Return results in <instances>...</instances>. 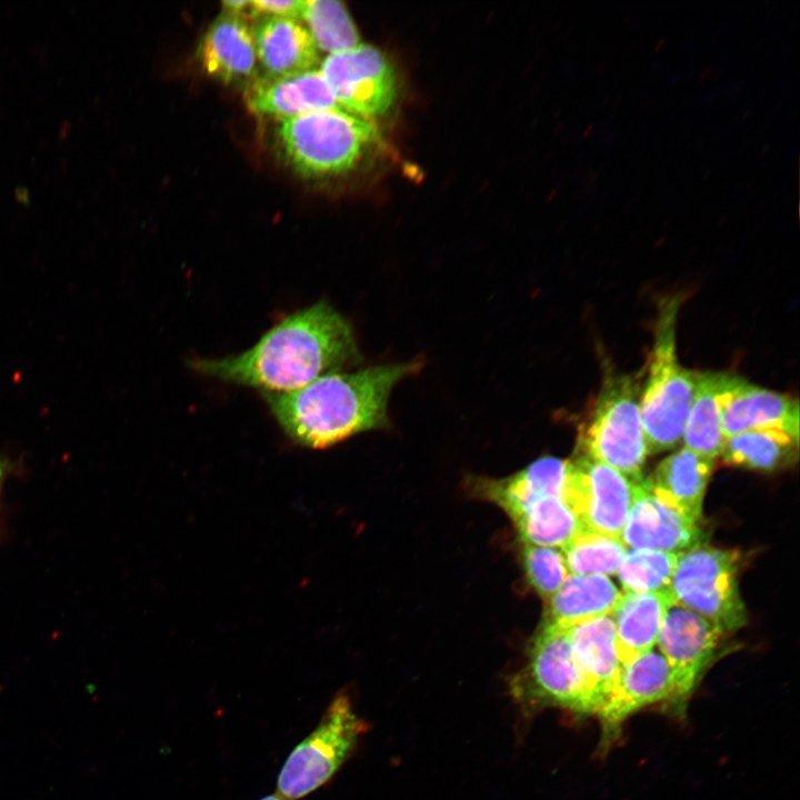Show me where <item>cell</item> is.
Wrapping results in <instances>:
<instances>
[{
	"label": "cell",
	"mask_w": 800,
	"mask_h": 800,
	"mask_svg": "<svg viewBox=\"0 0 800 800\" xmlns=\"http://www.w3.org/2000/svg\"><path fill=\"white\" fill-rule=\"evenodd\" d=\"M510 687L526 713L547 708L568 710L577 716L596 713L590 686L576 659L567 629L549 621L534 637L527 663Z\"/></svg>",
	"instance_id": "8992f818"
},
{
	"label": "cell",
	"mask_w": 800,
	"mask_h": 800,
	"mask_svg": "<svg viewBox=\"0 0 800 800\" xmlns=\"http://www.w3.org/2000/svg\"><path fill=\"white\" fill-rule=\"evenodd\" d=\"M221 4H222V11L236 13V14H243V12L246 10L249 11L250 1L229 0V1H223Z\"/></svg>",
	"instance_id": "4dcf8cb0"
},
{
	"label": "cell",
	"mask_w": 800,
	"mask_h": 800,
	"mask_svg": "<svg viewBox=\"0 0 800 800\" xmlns=\"http://www.w3.org/2000/svg\"><path fill=\"white\" fill-rule=\"evenodd\" d=\"M247 102L254 113L279 120L340 108L319 68L276 79L258 77L249 84Z\"/></svg>",
	"instance_id": "e0dca14e"
},
{
	"label": "cell",
	"mask_w": 800,
	"mask_h": 800,
	"mask_svg": "<svg viewBox=\"0 0 800 800\" xmlns=\"http://www.w3.org/2000/svg\"><path fill=\"white\" fill-rule=\"evenodd\" d=\"M726 632L712 621L673 601L667 609L657 647L670 664L676 681L671 710L683 716L687 704L712 663Z\"/></svg>",
	"instance_id": "8fae6325"
},
{
	"label": "cell",
	"mask_w": 800,
	"mask_h": 800,
	"mask_svg": "<svg viewBox=\"0 0 800 800\" xmlns=\"http://www.w3.org/2000/svg\"><path fill=\"white\" fill-rule=\"evenodd\" d=\"M681 299L659 303L649 371L642 384L640 409L649 454L676 448L681 441L694 397L696 372L677 354V318Z\"/></svg>",
	"instance_id": "3957f363"
},
{
	"label": "cell",
	"mask_w": 800,
	"mask_h": 800,
	"mask_svg": "<svg viewBox=\"0 0 800 800\" xmlns=\"http://www.w3.org/2000/svg\"><path fill=\"white\" fill-rule=\"evenodd\" d=\"M674 700V676L657 646L621 664L608 699L596 714L601 728L599 749L604 752L620 737L624 722L636 712L658 703L671 712Z\"/></svg>",
	"instance_id": "7c38bea8"
},
{
	"label": "cell",
	"mask_w": 800,
	"mask_h": 800,
	"mask_svg": "<svg viewBox=\"0 0 800 800\" xmlns=\"http://www.w3.org/2000/svg\"><path fill=\"white\" fill-rule=\"evenodd\" d=\"M568 460L543 457L517 474L488 482L487 496L511 517L527 502L546 496L563 498Z\"/></svg>",
	"instance_id": "603a6c76"
},
{
	"label": "cell",
	"mask_w": 800,
	"mask_h": 800,
	"mask_svg": "<svg viewBox=\"0 0 800 800\" xmlns=\"http://www.w3.org/2000/svg\"><path fill=\"white\" fill-rule=\"evenodd\" d=\"M421 366L411 361L332 372L291 392L263 393V399L293 442L323 449L360 432L386 427L391 390Z\"/></svg>",
	"instance_id": "7a4b0ae2"
},
{
	"label": "cell",
	"mask_w": 800,
	"mask_h": 800,
	"mask_svg": "<svg viewBox=\"0 0 800 800\" xmlns=\"http://www.w3.org/2000/svg\"><path fill=\"white\" fill-rule=\"evenodd\" d=\"M799 438L780 429H756L726 438L721 450L724 464L757 471H773L791 463Z\"/></svg>",
	"instance_id": "cb8c5ba5"
},
{
	"label": "cell",
	"mask_w": 800,
	"mask_h": 800,
	"mask_svg": "<svg viewBox=\"0 0 800 800\" xmlns=\"http://www.w3.org/2000/svg\"><path fill=\"white\" fill-rule=\"evenodd\" d=\"M366 722L350 697L340 692L320 722L289 754L278 778V794L298 800L327 783L353 752Z\"/></svg>",
	"instance_id": "52a82bcc"
},
{
	"label": "cell",
	"mask_w": 800,
	"mask_h": 800,
	"mask_svg": "<svg viewBox=\"0 0 800 800\" xmlns=\"http://www.w3.org/2000/svg\"><path fill=\"white\" fill-rule=\"evenodd\" d=\"M360 360L348 320L319 301L281 319L248 350L219 359H193L190 366L224 382L286 393Z\"/></svg>",
	"instance_id": "6da1fadb"
},
{
	"label": "cell",
	"mask_w": 800,
	"mask_h": 800,
	"mask_svg": "<svg viewBox=\"0 0 800 800\" xmlns=\"http://www.w3.org/2000/svg\"><path fill=\"white\" fill-rule=\"evenodd\" d=\"M736 551L700 542L678 557L670 591L676 602L716 623L724 632L747 622L738 587Z\"/></svg>",
	"instance_id": "ba28073f"
},
{
	"label": "cell",
	"mask_w": 800,
	"mask_h": 800,
	"mask_svg": "<svg viewBox=\"0 0 800 800\" xmlns=\"http://www.w3.org/2000/svg\"><path fill=\"white\" fill-rule=\"evenodd\" d=\"M673 601L670 590L621 593L610 613L621 664L656 647L664 613Z\"/></svg>",
	"instance_id": "ffe728a7"
},
{
	"label": "cell",
	"mask_w": 800,
	"mask_h": 800,
	"mask_svg": "<svg viewBox=\"0 0 800 800\" xmlns=\"http://www.w3.org/2000/svg\"><path fill=\"white\" fill-rule=\"evenodd\" d=\"M528 544L563 547L583 530L562 497L546 496L523 504L510 517Z\"/></svg>",
	"instance_id": "d4e9b609"
},
{
	"label": "cell",
	"mask_w": 800,
	"mask_h": 800,
	"mask_svg": "<svg viewBox=\"0 0 800 800\" xmlns=\"http://www.w3.org/2000/svg\"><path fill=\"white\" fill-rule=\"evenodd\" d=\"M728 372H696L694 397L682 436L683 447L716 460L726 440L720 422L719 396Z\"/></svg>",
	"instance_id": "7402d4cb"
},
{
	"label": "cell",
	"mask_w": 800,
	"mask_h": 800,
	"mask_svg": "<svg viewBox=\"0 0 800 800\" xmlns=\"http://www.w3.org/2000/svg\"><path fill=\"white\" fill-rule=\"evenodd\" d=\"M627 547L621 538L582 530L562 547L569 574L611 576L617 573Z\"/></svg>",
	"instance_id": "4316f807"
},
{
	"label": "cell",
	"mask_w": 800,
	"mask_h": 800,
	"mask_svg": "<svg viewBox=\"0 0 800 800\" xmlns=\"http://www.w3.org/2000/svg\"><path fill=\"white\" fill-rule=\"evenodd\" d=\"M633 483L608 464L579 453L568 460L563 499L583 530L620 538Z\"/></svg>",
	"instance_id": "9c48e42d"
},
{
	"label": "cell",
	"mask_w": 800,
	"mask_h": 800,
	"mask_svg": "<svg viewBox=\"0 0 800 800\" xmlns=\"http://www.w3.org/2000/svg\"><path fill=\"white\" fill-rule=\"evenodd\" d=\"M6 473H7L6 463L0 458V492H1V489H2V486L4 482Z\"/></svg>",
	"instance_id": "1f68e13d"
},
{
	"label": "cell",
	"mask_w": 800,
	"mask_h": 800,
	"mask_svg": "<svg viewBox=\"0 0 800 800\" xmlns=\"http://www.w3.org/2000/svg\"><path fill=\"white\" fill-rule=\"evenodd\" d=\"M526 577L543 598H551L569 576L563 553L556 548L526 543L522 550Z\"/></svg>",
	"instance_id": "f1b7e54d"
},
{
	"label": "cell",
	"mask_w": 800,
	"mask_h": 800,
	"mask_svg": "<svg viewBox=\"0 0 800 800\" xmlns=\"http://www.w3.org/2000/svg\"><path fill=\"white\" fill-rule=\"evenodd\" d=\"M639 376L607 373L579 433V453L616 469L629 480L642 479L648 446L642 424Z\"/></svg>",
	"instance_id": "277c9868"
},
{
	"label": "cell",
	"mask_w": 800,
	"mask_h": 800,
	"mask_svg": "<svg viewBox=\"0 0 800 800\" xmlns=\"http://www.w3.org/2000/svg\"><path fill=\"white\" fill-rule=\"evenodd\" d=\"M199 61L210 77L229 84H251L258 77L252 27L243 14L222 11L207 29Z\"/></svg>",
	"instance_id": "9a60e30c"
},
{
	"label": "cell",
	"mask_w": 800,
	"mask_h": 800,
	"mask_svg": "<svg viewBox=\"0 0 800 800\" xmlns=\"http://www.w3.org/2000/svg\"><path fill=\"white\" fill-rule=\"evenodd\" d=\"M719 407L724 438L756 429H780L799 438V402L790 394L729 373Z\"/></svg>",
	"instance_id": "5bb4252c"
},
{
	"label": "cell",
	"mask_w": 800,
	"mask_h": 800,
	"mask_svg": "<svg viewBox=\"0 0 800 800\" xmlns=\"http://www.w3.org/2000/svg\"><path fill=\"white\" fill-rule=\"evenodd\" d=\"M278 136L294 170L317 178L352 169L378 132L369 119L331 108L280 120Z\"/></svg>",
	"instance_id": "5b68a950"
},
{
	"label": "cell",
	"mask_w": 800,
	"mask_h": 800,
	"mask_svg": "<svg viewBox=\"0 0 800 800\" xmlns=\"http://www.w3.org/2000/svg\"><path fill=\"white\" fill-rule=\"evenodd\" d=\"M252 33L262 78L288 77L320 66L319 50L299 19L257 17Z\"/></svg>",
	"instance_id": "2e32d148"
},
{
	"label": "cell",
	"mask_w": 800,
	"mask_h": 800,
	"mask_svg": "<svg viewBox=\"0 0 800 800\" xmlns=\"http://www.w3.org/2000/svg\"><path fill=\"white\" fill-rule=\"evenodd\" d=\"M260 800H284V799H283L282 797H280L278 793H276V794H271V796L264 797V798H262V799H260Z\"/></svg>",
	"instance_id": "d6a6232c"
},
{
	"label": "cell",
	"mask_w": 800,
	"mask_h": 800,
	"mask_svg": "<svg viewBox=\"0 0 800 800\" xmlns=\"http://www.w3.org/2000/svg\"><path fill=\"white\" fill-rule=\"evenodd\" d=\"M621 592L606 576L569 574L549 598V622L571 627L611 613Z\"/></svg>",
	"instance_id": "44dd1931"
},
{
	"label": "cell",
	"mask_w": 800,
	"mask_h": 800,
	"mask_svg": "<svg viewBox=\"0 0 800 800\" xmlns=\"http://www.w3.org/2000/svg\"><path fill=\"white\" fill-rule=\"evenodd\" d=\"M679 554L628 549L617 571L623 592L643 593L670 590Z\"/></svg>",
	"instance_id": "83f0119b"
},
{
	"label": "cell",
	"mask_w": 800,
	"mask_h": 800,
	"mask_svg": "<svg viewBox=\"0 0 800 800\" xmlns=\"http://www.w3.org/2000/svg\"><path fill=\"white\" fill-rule=\"evenodd\" d=\"M566 629L576 659L590 686L596 716L608 699L621 669L612 617L609 613Z\"/></svg>",
	"instance_id": "ac0fdd59"
},
{
	"label": "cell",
	"mask_w": 800,
	"mask_h": 800,
	"mask_svg": "<svg viewBox=\"0 0 800 800\" xmlns=\"http://www.w3.org/2000/svg\"><path fill=\"white\" fill-rule=\"evenodd\" d=\"M302 3L303 0H254L250 1L249 12L254 18L276 16L299 19Z\"/></svg>",
	"instance_id": "f546056e"
},
{
	"label": "cell",
	"mask_w": 800,
	"mask_h": 800,
	"mask_svg": "<svg viewBox=\"0 0 800 800\" xmlns=\"http://www.w3.org/2000/svg\"><path fill=\"white\" fill-rule=\"evenodd\" d=\"M299 19L306 22L318 50L332 54L360 44L357 27L341 1L303 0Z\"/></svg>",
	"instance_id": "484cf974"
},
{
	"label": "cell",
	"mask_w": 800,
	"mask_h": 800,
	"mask_svg": "<svg viewBox=\"0 0 800 800\" xmlns=\"http://www.w3.org/2000/svg\"><path fill=\"white\" fill-rule=\"evenodd\" d=\"M319 69L339 107L369 119L386 113L397 96L393 68L374 47L362 44L328 54Z\"/></svg>",
	"instance_id": "30bf717a"
},
{
	"label": "cell",
	"mask_w": 800,
	"mask_h": 800,
	"mask_svg": "<svg viewBox=\"0 0 800 800\" xmlns=\"http://www.w3.org/2000/svg\"><path fill=\"white\" fill-rule=\"evenodd\" d=\"M714 460L686 447L660 461L643 481L660 498L700 523L704 492Z\"/></svg>",
	"instance_id": "d6986e66"
},
{
	"label": "cell",
	"mask_w": 800,
	"mask_h": 800,
	"mask_svg": "<svg viewBox=\"0 0 800 800\" xmlns=\"http://www.w3.org/2000/svg\"><path fill=\"white\" fill-rule=\"evenodd\" d=\"M627 549L681 553L702 542L700 523L657 496L643 481L633 483L632 502L620 536Z\"/></svg>",
	"instance_id": "4fadbf2b"
}]
</instances>
